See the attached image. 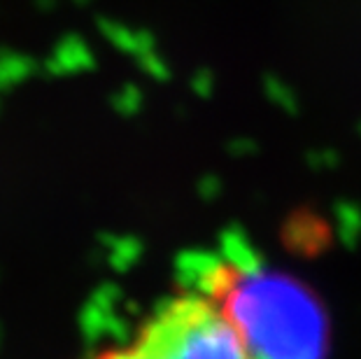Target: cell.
Segmentation results:
<instances>
[{
  "mask_svg": "<svg viewBox=\"0 0 361 359\" xmlns=\"http://www.w3.org/2000/svg\"><path fill=\"white\" fill-rule=\"evenodd\" d=\"M189 287L217 305L250 359L326 357V315L312 292L255 257L207 255Z\"/></svg>",
  "mask_w": 361,
  "mask_h": 359,
  "instance_id": "cell-1",
  "label": "cell"
},
{
  "mask_svg": "<svg viewBox=\"0 0 361 359\" xmlns=\"http://www.w3.org/2000/svg\"><path fill=\"white\" fill-rule=\"evenodd\" d=\"M89 359H250L224 315L194 287L166 296L128 339Z\"/></svg>",
  "mask_w": 361,
  "mask_h": 359,
  "instance_id": "cell-2",
  "label": "cell"
}]
</instances>
